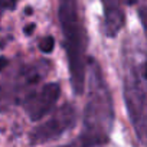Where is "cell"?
<instances>
[{
  "mask_svg": "<svg viewBox=\"0 0 147 147\" xmlns=\"http://www.w3.org/2000/svg\"><path fill=\"white\" fill-rule=\"evenodd\" d=\"M58 20L69 69V81L75 95H82L87 84V32L78 0H58Z\"/></svg>",
  "mask_w": 147,
  "mask_h": 147,
  "instance_id": "obj_2",
  "label": "cell"
},
{
  "mask_svg": "<svg viewBox=\"0 0 147 147\" xmlns=\"http://www.w3.org/2000/svg\"><path fill=\"white\" fill-rule=\"evenodd\" d=\"M77 108L72 104H63L53 111V114L42 124L35 127L29 134V141L32 146L45 144L59 138L68 130L77 124Z\"/></svg>",
  "mask_w": 147,
  "mask_h": 147,
  "instance_id": "obj_5",
  "label": "cell"
},
{
  "mask_svg": "<svg viewBox=\"0 0 147 147\" xmlns=\"http://www.w3.org/2000/svg\"><path fill=\"white\" fill-rule=\"evenodd\" d=\"M19 0H0V13L5 10H15Z\"/></svg>",
  "mask_w": 147,
  "mask_h": 147,
  "instance_id": "obj_10",
  "label": "cell"
},
{
  "mask_svg": "<svg viewBox=\"0 0 147 147\" xmlns=\"http://www.w3.org/2000/svg\"><path fill=\"white\" fill-rule=\"evenodd\" d=\"M32 13V9L30 7H26V15H30Z\"/></svg>",
  "mask_w": 147,
  "mask_h": 147,
  "instance_id": "obj_14",
  "label": "cell"
},
{
  "mask_svg": "<svg viewBox=\"0 0 147 147\" xmlns=\"http://www.w3.org/2000/svg\"><path fill=\"white\" fill-rule=\"evenodd\" d=\"M102 3V32L107 38H115L125 25V15L120 0H101Z\"/></svg>",
  "mask_w": 147,
  "mask_h": 147,
  "instance_id": "obj_7",
  "label": "cell"
},
{
  "mask_svg": "<svg viewBox=\"0 0 147 147\" xmlns=\"http://www.w3.org/2000/svg\"><path fill=\"white\" fill-rule=\"evenodd\" d=\"M61 97V85L58 82H48L39 90L30 91L20 102L30 121H40L56 105Z\"/></svg>",
  "mask_w": 147,
  "mask_h": 147,
  "instance_id": "obj_6",
  "label": "cell"
},
{
  "mask_svg": "<svg viewBox=\"0 0 147 147\" xmlns=\"http://www.w3.org/2000/svg\"><path fill=\"white\" fill-rule=\"evenodd\" d=\"M49 68L51 65L46 61H39L22 66L12 80L0 85V110L19 101L22 102V94H25L26 97L30 92L29 90L35 87L43 77H46Z\"/></svg>",
  "mask_w": 147,
  "mask_h": 147,
  "instance_id": "obj_4",
  "label": "cell"
},
{
  "mask_svg": "<svg viewBox=\"0 0 147 147\" xmlns=\"http://www.w3.org/2000/svg\"><path fill=\"white\" fill-rule=\"evenodd\" d=\"M120 2L123 5H125V6H134V5H137L140 2V0H120Z\"/></svg>",
  "mask_w": 147,
  "mask_h": 147,
  "instance_id": "obj_12",
  "label": "cell"
},
{
  "mask_svg": "<svg viewBox=\"0 0 147 147\" xmlns=\"http://www.w3.org/2000/svg\"><path fill=\"white\" fill-rule=\"evenodd\" d=\"M123 95L138 143L147 147V55L127 52L123 59Z\"/></svg>",
  "mask_w": 147,
  "mask_h": 147,
  "instance_id": "obj_3",
  "label": "cell"
},
{
  "mask_svg": "<svg viewBox=\"0 0 147 147\" xmlns=\"http://www.w3.org/2000/svg\"><path fill=\"white\" fill-rule=\"evenodd\" d=\"M55 48V38L53 36H45L39 42V49L42 53H51Z\"/></svg>",
  "mask_w": 147,
  "mask_h": 147,
  "instance_id": "obj_8",
  "label": "cell"
},
{
  "mask_svg": "<svg viewBox=\"0 0 147 147\" xmlns=\"http://www.w3.org/2000/svg\"><path fill=\"white\" fill-rule=\"evenodd\" d=\"M33 30H35V23H30L29 26L25 28V33H26V35H30Z\"/></svg>",
  "mask_w": 147,
  "mask_h": 147,
  "instance_id": "obj_13",
  "label": "cell"
},
{
  "mask_svg": "<svg viewBox=\"0 0 147 147\" xmlns=\"http://www.w3.org/2000/svg\"><path fill=\"white\" fill-rule=\"evenodd\" d=\"M138 19L141 22V26H143V30H144V35L147 38V5L141 6L138 9Z\"/></svg>",
  "mask_w": 147,
  "mask_h": 147,
  "instance_id": "obj_9",
  "label": "cell"
},
{
  "mask_svg": "<svg viewBox=\"0 0 147 147\" xmlns=\"http://www.w3.org/2000/svg\"><path fill=\"white\" fill-rule=\"evenodd\" d=\"M88 95L82 114V128L75 147H100L110 141L115 113L111 91L100 63L88 59Z\"/></svg>",
  "mask_w": 147,
  "mask_h": 147,
  "instance_id": "obj_1",
  "label": "cell"
},
{
  "mask_svg": "<svg viewBox=\"0 0 147 147\" xmlns=\"http://www.w3.org/2000/svg\"><path fill=\"white\" fill-rule=\"evenodd\" d=\"M7 65H9V59L5 56H0V71H3Z\"/></svg>",
  "mask_w": 147,
  "mask_h": 147,
  "instance_id": "obj_11",
  "label": "cell"
}]
</instances>
